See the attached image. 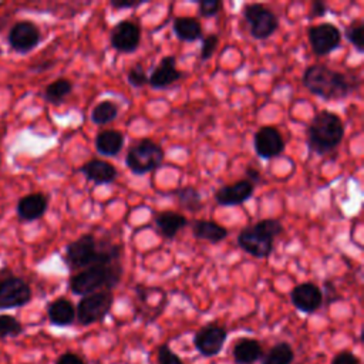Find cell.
Instances as JSON below:
<instances>
[{"instance_id":"cell-3","label":"cell","mask_w":364,"mask_h":364,"mask_svg":"<svg viewBox=\"0 0 364 364\" xmlns=\"http://www.w3.org/2000/svg\"><path fill=\"white\" fill-rule=\"evenodd\" d=\"M122 272L121 262L82 269L70 277V290L77 296H87L102 290L111 291L121 282Z\"/></svg>"},{"instance_id":"cell-13","label":"cell","mask_w":364,"mask_h":364,"mask_svg":"<svg viewBox=\"0 0 364 364\" xmlns=\"http://www.w3.org/2000/svg\"><path fill=\"white\" fill-rule=\"evenodd\" d=\"M323 299L324 296L321 289L311 282H304L297 284L296 287H293L290 293L291 304L299 311L306 314H311L317 311L323 304Z\"/></svg>"},{"instance_id":"cell-21","label":"cell","mask_w":364,"mask_h":364,"mask_svg":"<svg viewBox=\"0 0 364 364\" xmlns=\"http://www.w3.org/2000/svg\"><path fill=\"white\" fill-rule=\"evenodd\" d=\"M47 317L53 326L67 327L75 321V306L65 297H58L48 303Z\"/></svg>"},{"instance_id":"cell-35","label":"cell","mask_w":364,"mask_h":364,"mask_svg":"<svg viewBox=\"0 0 364 364\" xmlns=\"http://www.w3.org/2000/svg\"><path fill=\"white\" fill-rule=\"evenodd\" d=\"M222 9V1L216 0H202L198 4V11L203 17H213L216 16Z\"/></svg>"},{"instance_id":"cell-37","label":"cell","mask_w":364,"mask_h":364,"mask_svg":"<svg viewBox=\"0 0 364 364\" xmlns=\"http://www.w3.org/2000/svg\"><path fill=\"white\" fill-rule=\"evenodd\" d=\"M55 364H87V361L80 354L67 351L58 355V358L55 360Z\"/></svg>"},{"instance_id":"cell-10","label":"cell","mask_w":364,"mask_h":364,"mask_svg":"<svg viewBox=\"0 0 364 364\" xmlns=\"http://www.w3.org/2000/svg\"><path fill=\"white\" fill-rule=\"evenodd\" d=\"M228 338V330L223 326H219L216 323H209L203 327H200L195 336H193V347L198 350V353L205 357L210 358L218 355Z\"/></svg>"},{"instance_id":"cell-24","label":"cell","mask_w":364,"mask_h":364,"mask_svg":"<svg viewBox=\"0 0 364 364\" xmlns=\"http://www.w3.org/2000/svg\"><path fill=\"white\" fill-rule=\"evenodd\" d=\"M124 146V135L117 129H105L95 136V148L104 156H115Z\"/></svg>"},{"instance_id":"cell-4","label":"cell","mask_w":364,"mask_h":364,"mask_svg":"<svg viewBox=\"0 0 364 364\" xmlns=\"http://www.w3.org/2000/svg\"><path fill=\"white\" fill-rule=\"evenodd\" d=\"M344 124L341 118L327 109L320 111L307 128V146L317 155L333 151L343 141Z\"/></svg>"},{"instance_id":"cell-2","label":"cell","mask_w":364,"mask_h":364,"mask_svg":"<svg viewBox=\"0 0 364 364\" xmlns=\"http://www.w3.org/2000/svg\"><path fill=\"white\" fill-rule=\"evenodd\" d=\"M303 84L311 94L323 100H341L353 90L350 80L343 73L323 64H313L306 68Z\"/></svg>"},{"instance_id":"cell-33","label":"cell","mask_w":364,"mask_h":364,"mask_svg":"<svg viewBox=\"0 0 364 364\" xmlns=\"http://www.w3.org/2000/svg\"><path fill=\"white\" fill-rule=\"evenodd\" d=\"M127 80L135 88H141L145 84H148V75L141 64H135L131 67V70L127 74Z\"/></svg>"},{"instance_id":"cell-32","label":"cell","mask_w":364,"mask_h":364,"mask_svg":"<svg viewBox=\"0 0 364 364\" xmlns=\"http://www.w3.org/2000/svg\"><path fill=\"white\" fill-rule=\"evenodd\" d=\"M156 361L158 364H185L183 360L168 344H161L158 347Z\"/></svg>"},{"instance_id":"cell-40","label":"cell","mask_w":364,"mask_h":364,"mask_svg":"<svg viewBox=\"0 0 364 364\" xmlns=\"http://www.w3.org/2000/svg\"><path fill=\"white\" fill-rule=\"evenodd\" d=\"M246 176H247V181H250L253 185L260 181V173H259V171H256V169H253V168H247V169H246Z\"/></svg>"},{"instance_id":"cell-12","label":"cell","mask_w":364,"mask_h":364,"mask_svg":"<svg viewBox=\"0 0 364 364\" xmlns=\"http://www.w3.org/2000/svg\"><path fill=\"white\" fill-rule=\"evenodd\" d=\"M307 36L314 54L320 57L337 50L341 41L340 30L331 23H321L310 27Z\"/></svg>"},{"instance_id":"cell-29","label":"cell","mask_w":364,"mask_h":364,"mask_svg":"<svg viewBox=\"0 0 364 364\" xmlns=\"http://www.w3.org/2000/svg\"><path fill=\"white\" fill-rule=\"evenodd\" d=\"M118 115V107L115 102L105 100L97 104L91 111V121L97 125H105L114 121Z\"/></svg>"},{"instance_id":"cell-20","label":"cell","mask_w":364,"mask_h":364,"mask_svg":"<svg viewBox=\"0 0 364 364\" xmlns=\"http://www.w3.org/2000/svg\"><path fill=\"white\" fill-rule=\"evenodd\" d=\"M232 355L236 364H255L262 360L263 347L256 338L240 337L233 343Z\"/></svg>"},{"instance_id":"cell-30","label":"cell","mask_w":364,"mask_h":364,"mask_svg":"<svg viewBox=\"0 0 364 364\" xmlns=\"http://www.w3.org/2000/svg\"><path fill=\"white\" fill-rule=\"evenodd\" d=\"M24 331L20 320L10 314H0V340L17 337Z\"/></svg>"},{"instance_id":"cell-15","label":"cell","mask_w":364,"mask_h":364,"mask_svg":"<svg viewBox=\"0 0 364 364\" xmlns=\"http://www.w3.org/2000/svg\"><path fill=\"white\" fill-rule=\"evenodd\" d=\"M253 146L260 158L270 159L283 152L284 139L274 127H262L253 136Z\"/></svg>"},{"instance_id":"cell-34","label":"cell","mask_w":364,"mask_h":364,"mask_svg":"<svg viewBox=\"0 0 364 364\" xmlns=\"http://www.w3.org/2000/svg\"><path fill=\"white\" fill-rule=\"evenodd\" d=\"M218 43H219V38L216 34H209L202 40V46H200V60L202 61L209 60L215 54Z\"/></svg>"},{"instance_id":"cell-27","label":"cell","mask_w":364,"mask_h":364,"mask_svg":"<svg viewBox=\"0 0 364 364\" xmlns=\"http://www.w3.org/2000/svg\"><path fill=\"white\" fill-rule=\"evenodd\" d=\"M293 361H294L293 347L286 341L276 343L262 357V364H291Z\"/></svg>"},{"instance_id":"cell-19","label":"cell","mask_w":364,"mask_h":364,"mask_svg":"<svg viewBox=\"0 0 364 364\" xmlns=\"http://www.w3.org/2000/svg\"><path fill=\"white\" fill-rule=\"evenodd\" d=\"M81 173L95 185L111 183L117 179L118 172L115 166L104 159H91L80 168Z\"/></svg>"},{"instance_id":"cell-5","label":"cell","mask_w":364,"mask_h":364,"mask_svg":"<svg viewBox=\"0 0 364 364\" xmlns=\"http://www.w3.org/2000/svg\"><path fill=\"white\" fill-rule=\"evenodd\" d=\"M283 232V225L277 219H262L253 226L240 230L237 245L250 256L263 259L272 255L274 237Z\"/></svg>"},{"instance_id":"cell-23","label":"cell","mask_w":364,"mask_h":364,"mask_svg":"<svg viewBox=\"0 0 364 364\" xmlns=\"http://www.w3.org/2000/svg\"><path fill=\"white\" fill-rule=\"evenodd\" d=\"M192 233L195 237L203 239L209 243H219L228 236L226 228L213 220L205 219H196L192 222Z\"/></svg>"},{"instance_id":"cell-25","label":"cell","mask_w":364,"mask_h":364,"mask_svg":"<svg viewBox=\"0 0 364 364\" xmlns=\"http://www.w3.org/2000/svg\"><path fill=\"white\" fill-rule=\"evenodd\" d=\"M172 28L181 41L192 43L202 37L200 23L193 17H176L172 23Z\"/></svg>"},{"instance_id":"cell-16","label":"cell","mask_w":364,"mask_h":364,"mask_svg":"<svg viewBox=\"0 0 364 364\" xmlns=\"http://www.w3.org/2000/svg\"><path fill=\"white\" fill-rule=\"evenodd\" d=\"M253 191L255 185L247 179H242L232 185H223L222 188H219L215 192V200L220 206L242 205L252 198Z\"/></svg>"},{"instance_id":"cell-7","label":"cell","mask_w":364,"mask_h":364,"mask_svg":"<svg viewBox=\"0 0 364 364\" xmlns=\"http://www.w3.org/2000/svg\"><path fill=\"white\" fill-rule=\"evenodd\" d=\"M114 303L111 291H95L82 296L75 306V320L81 326H91L102 321Z\"/></svg>"},{"instance_id":"cell-39","label":"cell","mask_w":364,"mask_h":364,"mask_svg":"<svg viewBox=\"0 0 364 364\" xmlns=\"http://www.w3.org/2000/svg\"><path fill=\"white\" fill-rule=\"evenodd\" d=\"M145 1H111V6L114 7V9H118V10H121V9H134V7H138V6H141V4H144Z\"/></svg>"},{"instance_id":"cell-31","label":"cell","mask_w":364,"mask_h":364,"mask_svg":"<svg viewBox=\"0 0 364 364\" xmlns=\"http://www.w3.org/2000/svg\"><path fill=\"white\" fill-rule=\"evenodd\" d=\"M363 33H364V24L363 23H351L346 27L344 36L350 44L358 51H364V43H363Z\"/></svg>"},{"instance_id":"cell-26","label":"cell","mask_w":364,"mask_h":364,"mask_svg":"<svg viewBox=\"0 0 364 364\" xmlns=\"http://www.w3.org/2000/svg\"><path fill=\"white\" fill-rule=\"evenodd\" d=\"M73 82L67 78H57L51 84H48L44 90V100L53 105H60L64 100L71 94Z\"/></svg>"},{"instance_id":"cell-36","label":"cell","mask_w":364,"mask_h":364,"mask_svg":"<svg viewBox=\"0 0 364 364\" xmlns=\"http://www.w3.org/2000/svg\"><path fill=\"white\" fill-rule=\"evenodd\" d=\"M330 364H361V361H360V358L353 351L344 350V351L337 353L333 357Z\"/></svg>"},{"instance_id":"cell-22","label":"cell","mask_w":364,"mask_h":364,"mask_svg":"<svg viewBox=\"0 0 364 364\" xmlns=\"http://www.w3.org/2000/svg\"><path fill=\"white\" fill-rule=\"evenodd\" d=\"M186 225H188V219L178 212L164 210L155 215V226L158 232L166 239L175 237L176 233L181 229H183Z\"/></svg>"},{"instance_id":"cell-1","label":"cell","mask_w":364,"mask_h":364,"mask_svg":"<svg viewBox=\"0 0 364 364\" xmlns=\"http://www.w3.org/2000/svg\"><path fill=\"white\" fill-rule=\"evenodd\" d=\"M122 247L109 240H98L85 233L70 242L64 250V262L70 270H82L95 264H111L121 262Z\"/></svg>"},{"instance_id":"cell-14","label":"cell","mask_w":364,"mask_h":364,"mask_svg":"<svg viewBox=\"0 0 364 364\" xmlns=\"http://www.w3.org/2000/svg\"><path fill=\"white\" fill-rule=\"evenodd\" d=\"M109 41L119 53H134L141 43V28L129 20H122L111 30Z\"/></svg>"},{"instance_id":"cell-11","label":"cell","mask_w":364,"mask_h":364,"mask_svg":"<svg viewBox=\"0 0 364 364\" xmlns=\"http://www.w3.org/2000/svg\"><path fill=\"white\" fill-rule=\"evenodd\" d=\"M41 40L40 28L30 20H20L11 26L7 34L10 48L18 54H27L34 50Z\"/></svg>"},{"instance_id":"cell-17","label":"cell","mask_w":364,"mask_h":364,"mask_svg":"<svg viewBox=\"0 0 364 364\" xmlns=\"http://www.w3.org/2000/svg\"><path fill=\"white\" fill-rule=\"evenodd\" d=\"M182 77V73L176 68V60L173 55H165L159 64L152 70L148 77V84L155 90L168 88Z\"/></svg>"},{"instance_id":"cell-28","label":"cell","mask_w":364,"mask_h":364,"mask_svg":"<svg viewBox=\"0 0 364 364\" xmlns=\"http://www.w3.org/2000/svg\"><path fill=\"white\" fill-rule=\"evenodd\" d=\"M175 195L178 198L179 205L189 210V212H198L203 208L202 203V198L200 193L196 188L193 186H185V188H179L178 191H175Z\"/></svg>"},{"instance_id":"cell-18","label":"cell","mask_w":364,"mask_h":364,"mask_svg":"<svg viewBox=\"0 0 364 364\" xmlns=\"http://www.w3.org/2000/svg\"><path fill=\"white\" fill-rule=\"evenodd\" d=\"M48 208V198L41 192H33L18 199L16 212L20 220L33 222L40 219Z\"/></svg>"},{"instance_id":"cell-8","label":"cell","mask_w":364,"mask_h":364,"mask_svg":"<svg viewBox=\"0 0 364 364\" xmlns=\"http://www.w3.org/2000/svg\"><path fill=\"white\" fill-rule=\"evenodd\" d=\"M243 17L249 24L252 37L257 40H266L272 37L279 27L276 14L259 3L246 4L243 7Z\"/></svg>"},{"instance_id":"cell-38","label":"cell","mask_w":364,"mask_h":364,"mask_svg":"<svg viewBox=\"0 0 364 364\" xmlns=\"http://www.w3.org/2000/svg\"><path fill=\"white\" fill-rule=\"evenodd\" d=\"M326 11H327V6H326V3H323V1H313V4H311V10H310V13H309V17L310 18H314V17H321V16H324L326 14Z\"/></svg>"},{"instance_id":"cell-6","label":"cell","mask_w":364,"mask_h":364,"mask_svg":"<svg viewBox=\"0 0 364 364\" xmlns=\"http://www.w3.org/2000/svg\"><path fill=\"white\" fill-rule=\"evenodd\" d=\"M164 149L151 139H141L131 145L127 152L125 164L135 175H145L155 171L164 161Z\"/></svg>"},{"instance_id":"cell-9","label":"cell","mask_w":364,"mask_h":364,"mask_svg":"<svg viewBox=\"0 0 364 364\" xmlns=\"http://www.w3.org/2000/svg\"><path fill=\"white\" fill-rule=\"evenodd\" d=\"M33 291L30 284L13 274L0 277V310L18 309L31 301Z\"/></svg>"}]
</instances>
